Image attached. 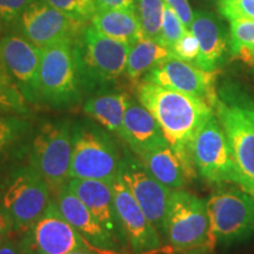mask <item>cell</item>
<instances>
[{
  "mask_svg": "<svg viewBox=\"0 0 254 254\" xmlns=\"http://www.w3.org/2000/svg\"><path fill=\"white\" fill-rule=\"evenodd\" d=\"M136 99L150 111L165 138L173 148L190 182L196 177L192 158V144L196 132L214 109L204 100L170 90L142 79L135 86Z\"/></svg>",
  "mask_w": 254,
  "mask_h": 254,
  "instance_id": "obj_1",
  "label": "cell"
},
{
  "mask_svg": "<svg viewBox=\"0 0 254 254\" xmlns=\"http://www.w3.org/2000/svg\"><path fill=\"white\" fill-rule=\"evenodd\" d=\"M117 136L91 118L73 122L69 179H94L112 183L119 177L123 147Z\"/></svg>",
  "mask_w": 254,
  "mask_h": 254,
  "instance_id": "obj_2",
  "label": "cell"
},
{
  "mask_svg": "<svg viewBox=\"0 0 254 254\" xmlns=\"http://www.w3.org/2000/svg\"><path fill=\"white\" fill-rule=\"evenodd\" d=\"M131 45L85 26L73 41V55L81 90L98 92L125 73Z\"/></svg>",
  "mask_w": 254,
  "mask_h": 254,
  "instance_id": "obj_3",
  "label": "cell"
},
{
  "mask_svg": "<svg viewBox=\"0 0 254 254\" xmlns=\"http://www.w3.org/2000/svg\"><path fill=\"white\" fill-rule=\"evenodd\" d=\"M50 201V187L28 159L0 173V209L11 221L13 234L36 221Z\"/></svg>",
  "mask_w": 254,
  "mask_h": 254,
  "instance_id": "obj_4",
  "label": "cell"
},
{
  "mask_svg": "<svg viewBox=\"0 0 254 254\" xmlns=\"http://www.w3.org/2000/svg\"><path fill=\"white\" fill-rule=\"evenodd\" d=\"M72 39L41 49L37 79V105L49 109L72 110L81 103Z\"/></svg>",
  "mask_w": 254,
  "mask_h": 254,
  "instance_id": "obj_5",
  "label": "cell"
},
{
  "mask_svg": "<svg viewBox=\"0 0 254 254\" xmlns=\"http://www.w3.org/2000/svg\"><path fill=\"white\" fill-rule=\"evenodd\" d=\"M72 128L73 122L69 119H44L33 127L28 161L39 171L55 194L69 180Z\"/></svg>",
  "mask_w": 254,
  "mask_h": 254,
  "instance_id": "obj_6",
  "label": "cell"
},
{
  "mask_svg": "<svg viewBox=\"0 0 254 254\" xmlns=\"http://www.w3.org/2000/svg\"><path fill=\"white\" fill-rule=\"evenodd\" d=\"M161 238H165L171 250L178 252L213 249L205 200L187 190H172Z\"/></svg>",
  "mask_w": 254,
  "mask_h": 254,
  "instance_id": "obj_7",
  "label": "cell"
},
{
  "mask_svg": "<svg viewBox=\"0 0 254 254\" xmlns=\"http://www.w3.org/2000/svg\"><path fill=\"white\" fill-rule=\"evenodd\" d=\"M213 246H232L254 237V196L244 190L219 189L206 201Z\"/></svg>",
  "mask_w": 254,
  "mask_h": 254,
  "instance_id": "obj_8",
  "label": "cell"
},
{
  "mask_svg": "<svg viewBox=\"0 0 254 254\" xmlns=\"http://www.w3.org/2000/svg\"><path fill=\"white\" fill-rule=\"evenodd\" d=\"M192 158L196 173L207 183L239 186V174L230 144L215 113L196 132L192 144Z\"/></svg>",
  "mask_w": 254,
  "mask_h": 254,
  "instance_id": "obj_9",
  "label": "cell"
},
{
  "mask_svg": "<svg viewBox=\"0 0 254 254\" xmlns=\"http://www.w3.org/2000/svg\"><path fill=\"white\" fill-rule=\"evenodd\" d=\"M17 239L30 254H68L74 251L95 250L66 220L57 205L51 200L44 213L19 233Z\"/></svg>",
  "mask_w": 254,
  "mask_h": 254,
  "instance_id": "obj_10",
  "label": "cell"
},
{
  "mask_svg": "<svg viewBox=\"0 0 254 254\" xmlns=\"http://www.w3.org/2000/svg\"><path fill=\"white\" fill-rule=\"evenodd\" d=\"M119 166V177L128 189L159 233H163L168 199L172 190L163 185L152 176L147 167L125 145Z\"/></svg>",
  "mask_w": 254,
  "mask_h": 254,
  "instance_id": "obj_11",
  "label": "cell"
},
{
  "mask_svg": "<svg viewBox=\"0 0 254 254\" xmlns=\"http://www.w3.org/2000/svg\"><path fill=\"white\" fill-rule=\"evenodd\" d=\"M218 71H205L173 55L145 74L144 80L192 95L215 109L219 99L215 82Z\"/></svg>",
  "mask_w": 254,
  "mask_h": 254,
  "instance_id": "obj_12",
  "label": "cell"
},
{
  "mask_svg": "<svg viewBox=\"0 0 254 254\" xmlns=\"http://www.w3.org/2000/svg\"><path fill=\"white\" fill-rule=\"evenodd\" d=\"M214 111L230 144L239 187L254 196V126L236 105L218 99Z\"/></svg>",
  "mask_w": 254,
  "mask_h": 254,
  "instance_id": "obj_13",
  "label": "cell"
},
{
  "mask_svg": "<svg viewBox=\"0 0 254 254\" xmlns=\"http://www.w3.org/2000/svg\"><path fill=\"white\" fill-rule=\"evenodd\" d=\"M19 33L39 49L65 39L74 40L85 23L64 14L45 1H34L18 20Z\"/></svg>",
  "mask_w": 254,
  "mask_h": 254,
  "instance_id": "obj_14",
  "label": "cell"
},
{
  "mask_svg": "<svg viewBox=\"0 0 254 254\" xmlns=\"http://www.w3.org/2000/svg\"><path fill=\"white\" fill-rule=\"evenodd\" d=\"M0 56L14 85L27 103L37 105V79L41 49L20 33H6L0 38Z\"/></svg>",
  "mask_w": 254,
  "mask_h": 254,
  "instance_id": "obj_15",
  "label": "cell"
},
{
  "mask_svg": "<svg viewBox=\"0 0 254 254\" xmlns=\"http://www.w3.org/2000/svg\"><path fill=\"white\" fill-rule=\"evenodd\" d=\"M124 232L133 254H150L161 249V236L148 220L120 177L111 183Z\"/></svg>",
  "mask_w": 254,
  "mask_h": 254,
  "instance_id": "obj_16",
  "label": "cell"
},
{
  "mask_svg": "<svg viewBox=\"0 0 254 254\" xmlns=\"http://www.w3.org/2000/svg\"><path fill=\"white\" fill-rule=\"evenodd\" d=\"M67 185L72 192L86 205V207L103 225L105 230L119 244L123 252H128V243L120 221L111 183L103 180L71 178Z\"/></svg>",
  "mask_w": 254,
  "mask_h": 254,
  "instance_id": "obj_17",
  "label": "cell"
},
{
  "mask_svg": "<svg viewBox=\"0 0 254 254\" xmlns=\"http://www.w3.org/2000/svg\"><path fill=\"white\" fill-rule=\"evenodd\" d=\"M55 200L66 220L81 234V237L92 247L103 253H124L119 244L95 219L86 205L72 192L67 184L56 193Z\"/></svg>",
  "mask_w": 254,
  "mask_h": 254,
  "instance_id": "obj_18",
  "label": "cell"
},
{
  "mask_svg": "<svg viewBox=\"0 0 254 254\" xmlns=\"http://www.w3.org/2000/svg\"><path fill=\"white\" fill-rule=\"evenodd\" d=\"M120 141L136 157L170 145L150 111L138 99L129 98L124 116Z\"/></svg>",
  "mask_w": 254,
  "mask_h": 254,
  "instance_id": "obj_19",
  "label": "cell"
},
{
  "mask_svg": "<svg viewBox=\"0 0 254 254\" xmlns=\"http://www.w3.org/2000/svg\"><path fill=\"white\" fill-rule=\"evenodd\" d=\"M190 30L199 43V56L194 65L205 71H218L230 45L221 21L209 12L198 11L193 13Z\"/></svg>",
  "mask_w": 254,
  "mask_h": 254,
  "instance_id": "obj_20",
  "label": "cell"
},
{
  "mask_svg": "<svg viewBox=\"0 0 254 254\" xmlns=\"http://www.w3.org/2000/svg\"><path fill=\"white\" fill-rule=\"evenodd\" d=\"M34 123L18 114L0 117V173L28 159Z\"/></svg>",
  "mask_w": 254,
  "mask_h": 254,
  "instance_id": "obj_21",
  "label": "cell"
},
{
  "mask_svg": "<svg viewBox=\"0 0 254 254\" xmlns=\"http://www.w3.org/2000/svg\"><path fill=\"white\" fill-rule=\"evenodd\" d=\"M129 95L119 91H98L82 105V111L119 139Z\"/></svg>",
  "mask_w": 254,
  "mask_h": 254,
  "instance_id": "obj_22",
  "label": "cell"
},
{
  "mask_svg": "<svg viewBox=\"0 0 254 254\" xmlns=\"http://www.w3.org/2000/svg\"><path fill=\"white\" fill-rule=\"evenodd\" d=\"M91 20L92 26L104 36L131 46L142 39L134 7L103 9L95 12Z\"/></svg>",
  "mask_w": 254,
  "mask_h": 254,
  "instance_id": "obj_23",
  "label": "cell"
},
{
  "mask_svg": "<svg viewBox=\"0 0 254 254\" xmlns=\"http://www.w3.org/2000/svg\"><path fill=\"white\" fill-rule=\"evenodd\" d=\"M139 159L152 176L170 190H183L189 183L182 161L170 145L147 152Z\"/></svg>",
  "mask_w": 254,
  "mask_h": 254,
  "instance_id": "obj_24",
  "label": "cell"
},
{
  "mask_svg": "<svg viewBox=\"0 0 254 254\" xmlns=\"http://www.w3.org/2000/svg\"><path fill=\"white\" fill-rule=\"evenodd\" d=\"M171 56L172 52L170 49L163 46L158 41L142 38L129 47L124 74L131 81L136 82L142 75Z\"/></svg>",
  "mask_w": 254,
  "mask_h": 254,
  "instance_id": "obj_25",
  "label": "cell"
},
{
  "mask_svg": "<svg viewBox=\"0 0 254 254\" xmlns=\"http://www.w3.org/2000/svg\"><path fill=\"white\" fill-rule=\"evenodd\" d=\"M230 50L233 58L254 66V20L230 21Z\"/></svg>",
  "mask_w": 254,
  "mask_h": 254,
  "instance_id": "obj_26",
  "label": "cell"
},
{
  "mask_svg": "<svg viewBox=\"0 0 254 254\" xmlns=\"http://www.w3.org/2000/svg\"><path fill=\"white\" fill-rule=\"evenodd\" d=\"M164 0H135L134 11L140 27L141 36L159 43L163 25Z\"/></svg>",
  "mask_w": 254,
  "mask_h": 254,
  "instance_id": "obj_27",
  "label": "cell"
},
{
  "mask_svg": "<svg viewBox=\"0 0 254 254\" xmlns=\"http://www.w3.org/2000/svg\"><path fill=\"white\" fill-rule=\"evenodd\" d=\"M64 14L86 23L95 13L93 0H43Z\"/></svg>",
  "mask_w": 254,
  "mask_h": 254,
  "instance_id": "obj_28",
  "label": "cell"
},
{
  "mask_svg": "<svg viewBox=\"0 0 254 254\" xmlns=\"http://www.w3.org/2000/svg\"><path fill=\"white\" fill-rule=\"evenodd\" d=\"M0 109L12 114L31 118L27 101L15 85L0 82Z\"/></svg>",
  "mask_w": 254,
  "mask_h": 254,
  "instance_id": "obj_29",
  "label": "cell"
},
{
  "mask_svg": "<svg viewBox=\"0 0 254 254\" xmlns=\"http://www.w3.org/2000/svg\"><path fill=\"white\" fill-rule=\"evenodd\" d=\"M219 99L225 103L236 105L243 111L247 119L254 126V98L237 85H224L218 94Z\"/></svg>",
  "mask_w": 254,
  "mask_h": 254,
  "instance_id": "obj_30",
  "label": "cell"
},
{
  "mask_svg": "<svg viewBox=\"0 0 254 254\" xmlns=\"http://www.w3.org/2000/svg\"><path fill=\"white\" fill-rule=\"evenodd\" d=\"M186 31L187 28L184 26L183 21L178 17V14L170 6L165 4L163 25H161V33L159 43L171 50Z\"/></svg>",
  "mask_w": 254,
  "mask_h": 254,
  "instance_id": "obj_31",
  "label": "cell"
},
{
  "mask_svg": "<svg viewBox=\"0 0 254 254\" xmlns=\"http://www.w3.org/2000/svg\"><path fill=\"white\" fill-rule=\"evenodd\" d=\"M219 13L227 20H254V0H219Z\"/></svg>",
  "mask_w": 254,
  "mask_h": 254,
  "instance_id": "obj_32",
  "label": "cell"
},
{
  "mask_svg": "<svg viewBox=\"0 0 254 254\" xmlns=\"http://www.w3.org/2000/svg\"><path fill=\"white\" fill-rule=\"evenodd\" d=\"M174 57L184 60V62L194 64L199 56V43L192 31L187 30L180 37V39L171 49Z\"/></svg>",
  "mask_w": 254,
  "mask_h": 254,
  "instance_id": "obj_33",
  "label": "cell"
},
{
  "mask_svg": "<svg viewBox=\"0 0 254 254\" xmlns=\"http://www.w3.org/2000/svg\"><path fill=\"white\" fill-rule=\"evenodd\" d=\"M36 0H0V26L14 24Z\"/></svg>",
  "mask_w": 254,
  "mask_h": 254,
  "instance_id": "obj_34",
  "label": "cell"
},
{
  "mask_svg": "<svg viewBox=\"0 0 254 254\" xmlns=\"http://www.w3.org/2000/svg\"><path fill=\"white\" fill-rule=\"evenodd\" d=\"M166 5L170 6L183 21L184 26L190 30L193 21V12L189 4V0H164Z\"/></svg>",
  "mask_w": 254,
  "mask_h": 254,
  "instance_id": "obj_35",
  "label": "cell"
},
{
  "mask_svg": "<svg viewBox=\"0 0 254 254\" xmlns=\"http://www.w3.org/2000/svg\"><path fill=\"white\" fill-rule=\"evenodd\" d=\"M95 12L103 9L132 8L134 7L135 0H93Z\"/></svg>",
  "mask_w": 254,
  "mask_h": 254,
  "instance_id": "obj_36",
  "label": "cell"
},
{
  "mask_svg": "<svg viewBox=\"0 0 254 254\" xmlns=\"http://www.w3.org/2000/svg\"><path fill=\"white\" fill-rule=\"evenodd\" d=\"M13 234V228H12V224L9 219L6 217L4 212L0 209V245L8 240Z\"/></svg>",
  "mask_w": 254,
  "mask_h": 254,
  "instance_id": "obj_37",
  "label": "cell"
},
{
  "mask_svg": "<svg viewBox=\"0 0 254 254\" xmlns=\"http://www.w3.org/2000/svg\"><path fill=\"white\" fill-rule=\"evenodd\" d=\"M0 254H30L19 245L17 240L9 238L2 245H0Z\"/></svg>",
  "mask_w": 254,
  "mask_h": 254,
  "instance_id": "obj_38",
  "label": "cell"
},
{
  "mask_svg": "<svg viewBox=\"0 0 254 254\" xmlns=\"http://www.w3.org/2000/svg\"><path fill=\"white\" fill-rule=\"evenodd\" d=\"M0 82L14 85V82H13V80H12L11 75L8 74L7 69H6V67H5V64H4V62H2L1 56H0Z\"/></svg>",
  "mask_w": 254,
  "mask_h": 254,
  "instance_id": "obj_39",
  "label": "cell"
},
{
  "mask_svg": "<svg viewBox=\"0 0 254 254\" xmlns=\"http://www.w3.org/2000/svg\"><path fill=\"white\" fill-rule=\"evenodd\" d=\"M68 254H109V253H103V252H99V251L88 250V251H74V252H71Z\"/></svg>",
  "mask_w": 254,
  "mask_h": 254,
  "instance_id": "obj_40",
  "label": "cell"
},
{
  "mask_svg": "<svg viewBox=\"0 0 254 254\" xmlns=\"http://www.w3.org/2000/svg\"><path fill=\"white\" fill-rule=\"evenodd\" d=\"M206 250L208 249H194V250L186 251L184 254H206Z\"/></svg>",
  "mask_w": 254,
  "mask_h": 254,
  "instance_id": "obj_41",
  "label": "cell"
},
{
  "mask_svg": "<svg viewBox=\"0 0 254 254\" xmlns=\"http://www.w3.org/2000/svg\"><path fill=\"white\" fill-rule=\"evenodd\" d=\"M6 114H12V113H9V112H7V111L0 109V117H1V116H6Z\"/></svg>",
  "mask_w": 254,
  "mask_h": 254,
  "instance_id": "obj_42",
  "label": "cell"
},
{
  "mask_svg": "<svg viewBox=\"0 0 254 254\" xmlns=\"http://www.w3.org/2000/svg\"><path fill=\"white\" fill-rule=\"evenodd\" d=\"M0 28H1V26H0Z\"/></svg>",
  "mask_w": 254,
  "mask_h": 254,
  "instance_id": "obj_43",
  "label": "cell"
}]
</instances>
